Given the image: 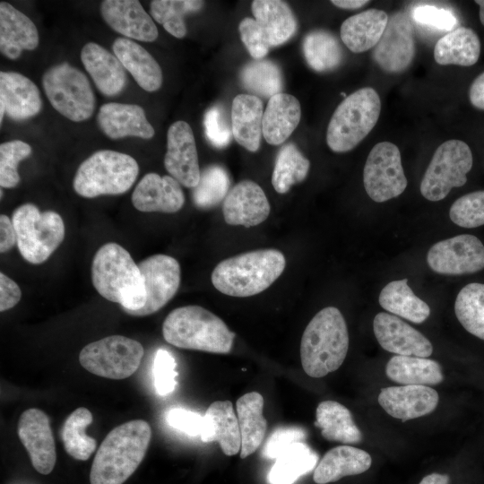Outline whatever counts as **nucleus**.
<instances>
[{
	"mask_svg": "<svg viewBox=\"0 0 484 484\" xmlns=\"http://www.w3.org/2000/svg\"><path fill=\"white\" fill-rule=\"evenodd\" d=\"M151 438V426L143 419L114 428L97 450L90 471L91 484H123L141 464Z\"/></svg>",
	"mask_w": 484,
	"mask_h": 484,
	"instance_id": "obj_1",
	"label": "nucleus"
},
{
	"mask_svg": "<svg viewBox=\"0 0 484 484\" xmlns=\"http://www.w3.org/2000/svg\"><path fill=\"white\" fill-rule=\"evenodd\" d=\"M91 281L104 298L119 304L133 315L145 305L144 280L138 264L120 245H103L92 260Z\"/></svg>",
	"mask_w": 484,
	"mask_h": 484,
	"instance_id": "obj_2",
	"label": "nucleus"
},
{
	"mask_svg": "<svg viewBox=\"0 0 484 484\" xmlns=\"http://www.w3.org/2000/svg\"><path fill=\"white\" fill-rule=\"evenodd\" d=\"M349 350L345 319L334 307L320 310L307 325L300 343V359L305 373L319 378L337 370Z\"/></svg>",
	"mask_w": 484,
	"mask_h": 484,
	"instance_id": "obj_3",
	"label": "nucleus"
},
{
	"mask_svg": "<svg viewBox=\"0 0 484 484\" xmlns=\"http://www.w3.org/2000/svg\"><path fill=\"white\" fill-rule=\"evenodd\" d=\"M286 260L276 249L243 253L220 262L212 283L220 292L237 298L256 295L268 289L282 273Z\"/></svg>",
	"mask_w": 484,
	"mask_h": 484,
	"instance_id": "obj_4",
	"label": "nucleus"
},
{
	"mask_svg": "<svg viewBox=\"0 0 484 484\" xmlns=\"http://www.w3.org/2000/svg\"><path fill=\"white\" fill-rule=\"evenodd\" d=\"M162 334L177 348L218 354L229 353L235 338L223 320L200 306L172 310L163 322Z\"/></svg>",
	"mask_w": 484,
	"mask_h": 484,
	"instance_id": "obj_5",
	"label": "nucleus"
},
{
	"mask_svg": "<svg viewBox=\"0 0 484 484\" xmlns=\"http://www.w3.org/2000/svg\"><path fill=\"white\" fill-rule=\"evenodd\" d=\"M381 100L371 87L347 96L334 110L326 131V143L334 152L354 149L372 131L380 116Z\"/></svg>",
	"mask_w": 484,
	"mask_h": 484,
	"instance_id": "obj_6",
	"label": "nucleus"
},
{
	"mask_svg": "<svg viewBox=\"0 0 484 484\" xmlns=\"http://www.w3.org/2000/svg\"><path fill=\"white\" fill-rule=\"evenodd\" d=\"M138 173V163L130 155L101 150L81 163L73 186L74 191L85 198L120 194L131 188Z\"/></svg>",
	"mask_w": 484,
	"mask_h": 484,
	"instance_id": "obj_7",
	"label": "nucleus"
},
{
	"mask_svg": "<svg viewBox=\"0 0 484 484\" xmlns=\"http://www.w3.org/2000/svg\"><path fill=\"white\" fill-rule=\"evenodd\" d=\"M11 220L18 249L30 264L44 263L64 240L65 224L54 211L40 212L35 204L24 203L14 210Z\"/></svg>",
	"mask_w": 484,
	"mask_h": 484,
	"instance_id": "obj_8",
	"label": "nucleus"
},
{
	"mask_svg": "<svg viewBox=\"0 0 484 484\" xmlns=\"http://www.w3.org/2000/svg\"><path fill=\"white\" fill-rule=\"evenodd\" d=\"M42 85L52 107L66 118L81 122L92 116L95 96L78 68L67 63L52 66L44 73Z\"/></svg>",
	"mask_w": 484,
	"mask_h": 484,
	"instance_id": "obj_9",
	"label": "nucleus"
},
{
	"mask_svg": "<svg viewBox=\"0 0 484 484\" xmlns=\"http://www.w3.org/2000/svg\"><path fill=\"white\" fill-rule=\"evenodd\" d=\"M472 164V152L466 143L445 141L436 148L424 173L419 186L422 196L432 202L445 198L453 188L467 182Z\"/></svg>",
	"mask_w": 484,
	"mask_h": 484,
	"instance_id": "obj_10",
	"label": "nucleus"
},
{
	"mask_svg": "<svg viewBox=\"0 0 484 484\" xmlns=\"http://www.w3.org/2000/svg\"><path fill=\"white\" fill-rule=\"evenodd\" d=\"M143 353L139 341L123 335H110L84 346L79 361L93 375L119 380L131 376L139 368Z\"/></svg>",
	"mask_w": 484,
	"mask_h": 484,
	"instance_id": "obj_11",
	"label": "nucleus"
},
{
	"mask_svg": "<svg viewBox=\"0 0 484 484\" xmlns=\"http://www.w3.org/2000/svg\"><path fill=\"white\" fill-rule=\"evenodd\" d=\"M363 183L367 195L376 203L395 198L404 192L408 181L395 144L380 142L371 149L364 166Z\"/></svg>",
	"mask_w": 484,
	"mask_h": 484,
	"instance_id": "obj_12",
	"label": "nucleus"
},
{
	"mask_svg": "<svg viewBox=\"0 0 484 484\" xmlns=\"http://www.w3.org/2000/svg\"><path fill=\"white\" fill-rule=\"evenodd\" d=\"M416 52L414 27L410 14L403 11L393 13L374 48L373 59L385 73H400L409 68Z\"/></svg>",
	"mask_w": 484,
	"mask_h": 484,
	"instance_id": "obj_13",
	"label": "nucleus"
},
{
	"mask_svg": "<svg viewBox=\"0 0 484 484\" xmlns=\"http://www.w3.org/2000/svg\"><path fill=\"white\" fill-rule=\"evenodd\" d=\"M427 262L439 274L477 272L484 268V245L473 235H458L434 244L428 252Z\"/></svg>",
	"mask_w": 484,
	"mask_h": 484,
	"instance_id": "obj_14",
	"label": "nucleus"
},
{
	"mask_svg": "<svg viewBox=\"0 0 484 484\" xmlns=\"http://www.w3.org/2000/svg\"><path fill=\"white\" fill-rule=\"evenodd\" d=\"M144 280L146 301L133 315L145 316L162 308L177 293L181 279L179 263L167 255H153L138 264Z\"/></svg>",
	"mask_w": 484,
	"mask_h": 484,
	"instance_id": "obj_15",
	"label": "nucleus"
},
{
	"mask_svg": "<svg viewBox=\"0 0 484 484\" xmlns=\"http://www.w3.org/2000/svg\"><path fill=\"white\" fill-rule=\"evenodd\" d=\"M17 434L34 469L40 474H49L55 467L56 453L48 415L36 408L24 411L18 421Z\"/></svg>",
	"mask_w": 484,
	"mask_h": 484,
	"instance_id": "obj_16",
	"label": "nucleus"
},
{
	"mask_svg": "<svg viewBox=\"0 0 484 484\" xmlns=\"http://www.w3.org/2000/svg\"><path fill=\"white\" fill-rule=\"evenodd\" d=\"M164 166L180 185L194 188L201 171L195 140L191 126L185 121L173 123L167 133V152Z\"/></svg>",
	"mask_w": 484,
	"mask_h": 484,
	"instance_id": "obj_17",
	"label": "nucleus"
},
{
	"mask_svg": "<svg viewBox=\"0 0 484 484\" xmlns=\"http://www.w3.org/2000/svg\"><path fill=\"white\" fill-rule=\"evenodd\" d=\"M373 331L379 345L396 355L428 358L433 352L428 339L394 315L378 313L373 321Z\"/></svg>",
	"mask_w": 484,
	"mask_h": 484,
	"instance_id": "obj_18",
	"label": "nucleus"
},
{
	"mask_svg": "<svg viewBox=\"0 0 484 484\" xmlns=\"http://www.w3.org/2000/svg\"><path fill=\"white\" fill-rule=\"evenodd\" d=\"M438 401L437 392L428 385L389 386L382 388L378 394L380 406L402 422L430 414Z\"/></svg>",
	"mask_w": 484,
	"mask_h": 484,
	"instance_id": "obj_19",
	"label": "nucleus"
},
{
	"mask_svg": "<svg viewBox=\"0 0 484 484\" xmlns=\"http://www.w3.org/2000/svg\"><path fill=\"white\" fill-rule=\"evenodd\" d=\"M270 203L261 186L251 180L237 184L222 205L225 221L229 225L256 226L270 214Z\"/></svg>",
	"mask_w": 484,
	"mask_h": 484,
	"instance_id": "obj_20",
	"label": "nucleus"
},
{
	"mask_svg": "<svg viewBox=\"0 0 484 484\" xmlns=\"http://www.w3.org/2000/svg\"><path fill=\"white\" fill-rule=\"evenodd\" d=\"M100 12L108 26L127 39L152 42L158 38L152 18L137 0H106Z\"/></svg>",
	"mask_w": 484,
	"mask_h": 484,
	"instance_id": "obj_21",
	"label": "nucleus"
},
{
	"mask_svg": "<svg viewBox=\"0 0 484 484\" xmlns=\"http://www.w3.org/2000/svg\"><path fill=\"white\" fill-rule=\"evenodd\" d=\"M132 203L140 212L173 213L183 207L185 195L181 185L171 176L148 173L135 186Z\"/></svg>",
	"mask_w": 484,
	"mask_h": 484,
	"instance_id": "obj_22",
	"label": "nucleus"
},
{
	"mask_svg": "<svg viewBox=\"0 0 484 484\" xmlns=\"http://www.w3.org/2000/svg\"><path fill=\"white\" fill-rule=\"evenodd\" d=\"M97 121L102 132L113 140L125 136L151 139L155 134L143 108L135 104H104L99 109Z\"/></svg>",
	"mask_w": 484,
	"mask_h": 484,
	"instance_id": "obj_23",
	"label": "nucleus"
},
{
	"mask_svg": "<svg viewBox=\"0 0 484 484\" xmlns=\"http://www.w3.org/2000/svg\"><path fill=\"white\" fill-rule=\"evenodd\" d=\"M39 33L32 21L7 2L0 3V51L9 59H17L22 50H33Z\"/></svg>",
	"mask_w": 484,
	"mask_h": 484,
	"instance_id": "obj_24",
	"label": "nucleus"
},
{
	"mask_svg": "<svg viewBox=\"0 0 484 484\" xmlns=\"http://www.w3.org/2000/svg\"><path fill=\"white\" fill-rule=\"evenodd\" d=\"M81 60L99 91L106 96H115L126 83L125 68L118 58L94 42L85 44Z\"/></svg>",
	"mask_w": 484,
	"mask_h": 484,
	"instance_id": "obj_25",
	"label": "nucleus"
},
{
	"mask_svg": "<svg viewBox=\"0 0 484 484\" xmlns=\"http://www.w3.org/2000/svg\"><path fill=\"white\" fill-rule=\"evenodd\" d=\"M0 102L13 120H25L37 115L42 106L36 84L15 72L0 73Z\"/></svg>",
	"mask_w": 484,
	"mask_h": 484,
	"instance_id": "obj_26",
	"label": "nucleus"
},
{
	"mask_svg": "<svg viewBox=\"0 0 484 484\" xmlns=\"http://www.w3.org/2000/svg\"><path fill=\"white\" fill-rule=\"evenodd\" d=\"M201 440L204 443L218 442L228 456L237 454L241 449V435L237 414L229 401H216L207 409Z\"/></svg>",
	"mask_w": 484,
	"mask_h": 484,
	"instance_id": "obj_27",
	"label": "nucleus"
},
{
	"mask_svg": "<svg viewBox=\"0 0 484 484\" xmlns=\"http://www.w3.org/2000/svg\"><path fill=\"white\" fill-rule=\"evenodd\" d=\"M115 56L137 84L146 91H156L162 84V71L152 56L141 45L127 38L113 42Z\"/></svg>",
	"mask_w": 484,
	"mask_h": 484,
	"instance_id": "obj_28",
	"label": "nucleus"
},
{
	"mask_svg": "<svg viewBox=\"0 0 484 484\" xmlns=\"http://www.w3.org/2000/svg\"><path fill=\"white\" fill-rule=\"evenodd\" d=\"M299 101L293 95L280 92L269 99L263 116L262 133L271 145L283 143L298 125Z\"/></svg>",
	"mask_w": 484,
	"mask_h": 484,
	"instance_id": "obj_29",
	"label": "nucleus"
},
{
	"mask_svg": "<svg viewBox=\"0 0 484 484\" xmlns=\"http://www.w3.org/2000/svg\"><path fill=\"white\" fill-rule=\"evenodd\" d=\"M372 464L370 454L350 445H338L327 451L313 474L316 484L334 482L346 476L361 474Z\"/></svg>",
	"mask_w": 484,
	"mask_h": 484,
	"instance_id": "obj_30",
	"label": "nucleus"
},
{
	"mask_svg": "<svg viewBox=\"0 0 484 484\" xmlns=\"http://www.w3.org/2000/svg\"><path fill=\"white\" fill-rule=\"evenodd\" d=\"M263 102L252 94L237 95L231 106V128L235 140L255 152L260 147L263 124Z\"/></svg>",
	"mask_w": 484,
	"mask_h": 484,
	"instance_id": "obj_31",
	"label": "nucleus"
},
{
	"mask_svg": "<svg viewBox=\"0 0 484 484\" xmlns=\"http://www.w3.org/2000/svg\"><path fill=\"white\" fill-rule=\"evenodd\" d=\"M383 10L368 9L347 18L341 26V39L353 53H362L376 46L388 22Z\"/></svg>",
	"mask_w": 484,
	"mask_h": 484,
	"instance_id": "obj_32",
	"label": "nucleus"
},
{
	"mask_svg": "<svg viewBox=\"0 0 484 484\" xmlns=\"http://www.w3.org/2000/svg\"><path fill=\"white\" fill-rule=\"evenodd\" d=\"M251 10L271 48L285 43L295 34L297 21L285 2L255 0Z\"/></svg>",
	"mask_w": 484,
	"mask_h": 484,
	"instance_id": "obj_33",
	"label": "nucleus"
},
{
	"mask_svg": "<svg viewBox=\"0 0 484 484\" xmlns=\"http://www.w3.org/2000/svg\"><path fill=\"white\" fill-rule=\"evenodd\" d=\"M264 398L257 392L247 393L236 402L237 417L241 435L240 457L252 454L263 442L267 421L263 415Z\"/></svg>",
	"mask_w": 484,
	"mask_h": 484,
	"instance_id": "obj_34",
	"label": "nucleus"
},
{
	"mask_svg": "<svg viewBox=\"0 0 484 484\" xmlns=\"http://www.w3.org/2000/svg\"><path fill=\"white\" fill-rule=\"evenodd\" d=\"M480 55V40L477 33L460 26L437 40L434 48V59L441 65L471 66Z\"/></svg>",
	"mask_w": 484,
	"mask_h": 484,
	"instance_id": "obj_35",
	"label": "nucleus"
},
{
	"mask_svg": "<svg viewBox=\"0 0 484 484\" xmlns=\"http://www.w3.org/2000/svg\"><path fill=\"white\" fill-rule=\"evenodd\" d=\"M387 377L402 385H435L443 382L441 365L428 358L396 355L385 366Z\"/></svg>",
	"mask_w": 484,
	"mask_h": 484,
	"instance_id": "obj_36",
	"label": "nucleus"
},
{
	"mask_svg": "<svg viewBox=\"0 0 484 484\" xmlns=\"http://www.w3.org/2000/svg\"><path fill=\"white\" fill-rule=\"evenodd\" d=\"M315 425L321 429L323 437L328 441L358 444L363 439L351 412L335 401H324L318 404Z\"/></svg>",
	"mask_w": 484,
	"mask_h": 484,
	"instance_id": "obj_37",
	"label": "nucleus"
},
{
	"mask_svg": "<svg viewBox=\"0 0 484 484\" xmlns=\"http://www.w3.org/2000/svg\"><path fill=\"white\" fill-rule=\"evenodd\" d=\"M378 301L386 311L415 324L425 322L430 315L429 306L413 293L406 278L386 284Z\"/></svg>",
	"mask_w": 484,
	"mask_h": 484,
	"instance_id": "obj_38",
	"label": "nucleus"
},
{
	"mask_svg": "<svg viewBox=\"0 0 484 484\" xmlns=\"http://www.w3.org/2000/svg\"><path fill=\"white\" fill-rule=\"evenodd\" d=\"M302 49L307 64L318 73L336 69L343 59V50L339 40L324 30H315L307 33Z\"/></svg>",
	"mask_w": 484,
	"mask_h": 484,
	"instance_id": "obj_39",
	"label": "nucleus"
},
{
	"mask_svg": "<svg viewBox=\"0 0 484 484\" xmlns=\"http://www.w3.org/2000/svg\"><path fill=\"white\" fill-rule=\"evenodd\" d=\"M92 419V414L87 408L79 407L66 418L61 428L65 450L76 460L86 461L96 450V440L85 433Z\"/></svg>",
	"mask_w": 484,
	"mask_h": 484,
	"instance_id": "obj_40",
	"label": "nucleus"
},
{
	"mask_svg": "<svg viewBox=\"0 0 484 484\" xmlns=\"http://www.w3.org/2000/svg\"><path fill=\"white\" fill-rule=\"evenodd\" d=\"M316 459L307 445L300 442L293 444L276 459L268 475L269 483L293 484L315 466Z\"/></svg>",
	"mask_w": 484,
	"mask_h": 484,
	"instance_id": "obj_41",
	"label": "nucleus"
},
{
	"mask_svg": "<svg viewBox=\"0 0 484 484\" xmlns=\"http://www.w3.org/2000/svg\"><path fill=\"white\" fill-rule=\"evenodd\" d=\"M309 169L310 161L295 144L289 143L277 154L272 185L277 193L285 194L293 185L307 177Z\"/></svg>",
	"mask_w": 484,
	"mask_h": 484,
	"instance_id": "obj_42",
	"label": "nucleus"
},
{
	"mask_svg": "<svg viewBox=\"0 0 484 484\" xmlns=\"http://www.w3.org/2000/svg\"><path fill=\"white\" fill-rule=\"evenodd\" d=\"M455 315L471 334L484 340V284L469 283L458 293Z\"/></svg>",
	"mask_w": 484,
	"mask_h": 484,
	"instance_id": "obj_43",
	"label": "nucleus"
},
{
	"mask_svg": "<svg viewBox=\"0 0 484 484\" xmlns=\"http://www.w3.org/2000/svg\"><path fill=\"white\" fill-rule=\"evenodd\" d=\"M242 85L253 94L272 98L281 92L282 74L279 66L269 60L246 64L240 73Z\"/></svg>",
	"mask_w": 484,
	"mask_h": 484,
	"instance_id": "obj_44",
	"label": "nucleus"
},
{
	"mask_svg": "<svg viewBox=\"0 0 484 484\" xmlns=\"http://www.w3.org/2000/svg\"><path fill=\"white\" fill-rule=\"evenodd\" d=\"M230 179L227 170L217 164L201 171L197 186L193 189V202L197 208L211 209L219 204L229 194Z\"/></svg>",
	"mask_w": 484,
	"mask_h": 484,
	"instance_id": "obj_45",
	"label": "nucleus"
},
{
	"mask_svg": "<svg viewBox=\"0 0 484 484\" xmlns=\"http://www.w3.org/2000/svg\"><path fill=\"white\" fill-rule=\"evenodd\" d=\"M203 4L198 0H154L151 3V15L169 34L182 39L186 34L184 15L199 12Z\"/></svg>",
	"mask_w": 484,
	"mask_h": 484,
	"instance_id": "obj_46",
	"label": "nucleus"
},
{
	"mask_svg": "<svg viewBox=\"0 0 484 484\" xmlns=\"http://www.w3.org/2000/svg\"><path fill=\"white\" fill-rule=\"evenodd\" d=\"M449 217L457 226L471 229L484 225V190L466 194L450 207Z\"/></svg>",
	"mask_w": 484,
	"mask_h": 484,
	"instance_id": "obj_47",
	"label": "nucleus"
},
{
	"mask_svg": "<svg viewBox=\"0 0 484 484\" xmlns=\"http://www.w3.org/2000/svg\"><path fill=\"white\" fill-rule=\"evenodd\" d=\"M31 147L25 142L13 140L0 145V186L13 188L20 182L17 166L21 160L29 157Z\"/></svg>",
	"mask_w": 484,
	"mask_h": 484,
	"instance_id": "obj_48",
	"label": "nucleus"
},
{
	"mask_svg": "<svg viewBox=\"0 0 484 484\" xmlns=\"http://www.w3.org/2000/svg\"><path fill=\"white\" fill-rule=\"evenodd\" d=\"M177 362L173 355L165 349L156 351L153 366V384L156 393L160 396L170 394L177 386Z\"/></svg>",
	"mask_w": 484,
	"mask_h": 484,
	"instance_id": "obj_49",
	"label": "nucleus"
},
{
	"mask_svg": "<svg viewBox=\"0 0 484 484\" xmlns=\"http://www.w3.org/2000/svg\"><path fill=\"white\" fill-rule=\"evenodd\" d=\"M203 125L205 135L214 147L223 148L229 143L232 128L220 106H213L206 111Z\"/></svg>",
	"mask_w": 484,
	"mask_h": 484,
	"instance_id": "obj_50",
	"label": "nucleus"
},
{
	"mask_svg": "<svg viewBox=\"0 0 484 484\" xmlns=\"http://www.w3.org/2000/svg\"><path fill=\"white\" fill-rule=\"evenodd\" d=\"M413 20L424 26L451 31L457 24L453 12L435 5L422 4L414 8Z\"/></svg>",
	"mask_w": 484,
	"mask_h": 484,
	"instance_id": "obj_51",
	"label": "nucleus"
},
{
	"mask_svg": "<svg viewBox=\"0 0 484 484\" xmlns=\"http://www.w3.org/2000/svg\"><path fill=\"white\" fill-rule=\"evenodd\" d=\"M241 40L255 60L262 59L270 49V45L261 27L253 18L243 19L238 26Z\"/></svg>",
	"mask_w": 484,
	"mask_h": 484,
	"instance_id": "obj_52",
	"label": "nucleus"
},
{
	"mask_svg": "<svg viewBox=\"0 0 484 484\" xmlns=\"http://www.w3.org/2000/svg\"><path fill=\"white\" fill-rule=\"evenodd\" d=\"M305 432L298 427H285L274 430L263 448L262 454L269 459H277L288 447L305 438Z\"/></svg>",
	"mask_w": 484,
	"mask_h": 484,
	"instance_id": "obj_53",
	"label": "nucleus"
},
{
	"mask_svg": "<svg viewBox=\"0 0 484 484\" xmlns=\"http://www.w3.org/2000/svg\"><path fill=\"white\" fill-rule=\"evenodd\" d=\"M168 424L188 436H201L204 427V418L201 414L183 408H173L167 412Z\"/></svg>",
	"mask_w": 484,
	"mask_h": 484,
	"instance_id": "obj_54",
	"label": "nucleus"
},
{
	"mask_svg": "<svg viewBox=\"0 0 484 484\" xmlns=\"http://www.w3.org/2000/svg\"><path fill=\"white\" fill-rule=\"evenodd\" d=\"M22 291L18 284L4 273H0V311L13 308L18 304Z\"/></svg>",
	"mask_w": 484,
	"mask_h": 484,
	"instance_id": "obj_55",
	"label": "nucleus"
},
{
	"mask_svg": "<svg viewBox=\"0 0 484 484\" xmlns=\"http://www.w3.org/2000/svg\"><path fill=\"white\" fill-rule=\"evenodd\" d=\"M17 242L16 232L12 220L5 215L0 216V252L9 251Z\"/></svg>",
	"mask_w": 484,
	"mask_h": 484,
	"instance_id": "obj_56",
	"label": "nucleus"
},
{
	"mask_svg": "<svg viewBox=\"0 0 484 484\" xmlns=\"http://www.w3.org/2000/svg\"><path fill=\"white\" fill-rule=\"evenodd\" d=\"M471 104L480 110H484V72L479 74L471 82L469 90Z\"/></svg>",
	"mask_w": 484,
	"mask_h": 484,
	"instance_id": "obj_57",
	"label": "nucleus"
},
{
	"mask_svg": "<svg viewBox=\"0 0 484 484\" xmlns=\"http://www.w3.org/2000/svg\"><path fill=\"white\" fill-rule=\"evenodd\" d=\"M331 3L341 9L355 10L363 7L369 1L367 0H333Z\"/></svg>",
	"mask_w": 484,
	"mask_h": 484,
	"instance_id": "obj_58",
	"label": "nucleus"
},
{
	"mask_svg": "<svg viewBox=\"0 0 484 484\" xmlns=\"http://www.w3.org/2000/svg\"><path fill=\"white\" fill-rule=\"evenodd\" d=\"M419 484H450V477L447 474L434 472L425 476Z\"/></svg>",
	"mask_w": 484,
	"mask_h": 484,
	"instance_id": "obj_59",
	"label": "nucleus"
},
{
	"mask_svg": "<svg viewBox=\"0 0 484 484\" xmlns=\"http://www.w3.org/2000/svg\"><path fill=\"white\" fill-rule=\"evenodd\" d=\"M475 3L480 6V21L484 25V0H476Z\"/></svg>",
	"mask_w": 484,
	"mask_h": 484,
	"instance_id": "obj_60",
	"label": "nucleus"
},
{
	"mask_svg": "<svg viewBox=\"0 0 484 484\" xmlns=\"http://www.w3.org/2000/svg\"><path fill=\"white\" fill-rule=\"evenodd\" d=\"M0 107H1V110H0V122L2 123L3 117H4V114L5 113V108H4V104L1 103V102H0Z\"/></svg>",
	"mask_w": 484,
	"mask_h": 484,
	"instance_id": "obj_61",
	"label": "nucleus"
}]
</instances>
